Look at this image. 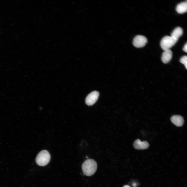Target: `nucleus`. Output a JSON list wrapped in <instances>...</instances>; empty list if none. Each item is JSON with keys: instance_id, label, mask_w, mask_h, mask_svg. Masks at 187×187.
<instances>
[{"instance_id": "1", "label": "nucleus", "mask_w": 187, "mask_h": 187, "mask_svg": "<svg viewBox=\"0 0 187 187\" xmlns=\"http://www.w3.org/2000/svg\"><path fill=\"white\" fill-rule=\"evenodd\" d=\"M97 169V163L92 159H89L86 160L82 165V169L84 174L88 176H90L94 175Z\"/></svg>"}, {"instance_id": "2", "label": "nucleus", "mask_w": 187, "mask_h": 187, "mask_svg": "<svg viewBox=\"0 0 187 187\" xmlns=\"http://www.w3.org/2000/svg\"><path fill=\"white\" fill-rule=\"evenodd\" d=\"M50 155L49 152L44 150L40 151L37 156L36 161L37 164L41 166L46 165L49 162Z\"/></svg>"}, {"instance_id": "3", "label": "nucleus", "mask_w": 187, "mask_h": 187, "mask_svg": "<svg viewBox=\"0 0 187 187\" xmlns=\"http://www.w3.org/2000/svg\"><path fill=\"white\" fill-rule=\"evenodd\" d=\"M177 42L171 36H166L161 39L160 42L161 46L164 50L169 49Z\"/></svg>"}, {"instance_id": "4", "label": "nucleus", "mask_w": 187, "mask_h": 187, "mask_svg": "<svg viewBox=\"0 0 187 187\" xmlns=\"http://www.w3.org/2000/svg\"><path fill=\"white\" fill-rule=\"evenodd\" d=\"M147 42V39L146 37L142 35H138L134 38L133 44L135 47L140 48L144 46Z\"/></svg>"}, {"instance_id": "5", "label": "nucleus", "mask_w": 187, "mask_h": 187, "mask_svg": "<svg viewBox=\"0 0 187 187\" xmlns=\"http://www.w3.org/2000/svg\"><path fill=\"white\" fill-rule=\"evenodd\" d=\"M99 94L97 91H94L89 94L86 97L85 102L88 105H91L94 104L97 100Z\"/></svg>"}, {"instance_id": "6", "label": "nucleus", "mask_w": 187, "mask_h": 187, "mask_svg": "<svg viewBox=\"0 0 187 187\" xmlns=\"http://www.w3.org/2000/svg\"><path fill=\"white\" fill-rule=\"evenodd\" d=\"M133 145L135 149L138 150L147 149L149 146V144L147 142L141 141L139 139L136 140L135 141Z\"/></svg>"}, {"instance_id": "7", "label": "nucleus", "mask_w": 187, "mask_h": 187, "mask_svg": "<svg viewBox=\"0 0 187 187\" xmlns=\"http://www.w3.org/2000/svg\"><path fill=\"white\" fill-rule=\"evenodd\" d=\"M172 56V52L170 49L164 50L162 55L161 60L164 63H167L170 61Z\"/></svg>"}, {"instance_id": "8", "label": "nucleus", "mask_w": 187, "mask_h": 187, "mask_svg": "<svg viewBox=\"0 0 187 187\" xmlns=\"http://www.w3.org/2000/svg\"><path fill=\"white\" fill-rule=\"evenodd\" d=\"M171 122L177 126H182L184 123L183 117L179 115H174L171 118Z\"/></svg>"}, {"instance_id": "9", "label": "nucleus", "mask_w": 187, "mask_h": 187, "mask_svg": "<svg viewBox=\"0 0 187 187\" xmlns=\"http://www.w3.org/2000/svg\"><path fill=\"white\" fill-rule=\"evenodd\" d=\"M177 12L179 14H182L185 13L187 10V2H184L178 4L176 8Z\"/></svg>"}, {"instance_id": "10", "label": "nucleus", "mask_w": 187, "mask_h": 187, "mask_svg": "<svg viewBox=\"0 0 187 187\" xmlns=\"http://www.w3.org/2000/svg\"><path fill=\"white\" fill-rule=\"evenodd\" d=\"M183 33L182 29L180 27H178L173 30L171 34V36L177 41L179 38L182 35Z\"/></svg>"}, {"instance_id": "11", "label": "nucleus", "mask_w": 187, "mask_h": 187, "mask_svg": "<svg viewBox=\"0 0 187 187\" xmlns=\"http://www.w3.org/2000/svg\"><path fill=\"white\" fill-rule=\"evenodd\" d=\"M180 62L183 64L186 68L187 69V57L186 56H182L180 58Z\"/></svg>"}, {"instance_id": "12", "label": "nucleus", "mask_w": 187, "mask_h": 187, "mask_svg": "<svg viewBox=\"0 0 187 187\" xmlns=\"http://www.w3.org/2000/svg\"><path fill=\"white\" fill-rule=\"evenodd\" d=\"M183 51L186 52H187V43H186L184 45L183 48Z\"/></svg>"}, {"instance_id": "13", "label": "nucleus", "mask_w": 187, "mask_h": 187, "mask_svg": "<svg viewBox=\"0 0 187 187\" xmlns=\"http://www.w3.org/2000/svg\"><path fill=\"white\" fill-rule=\"evenodd\" d=\"M123 187H130V186H129V185H125L124 186H123Z\"/></svg>"}, {"instance_id": "14", "label": "nucleus", "mask_w": 187, "mask_h": 187, "mask_svg": "<svg viewBox=\"0 0 187 187\" xmlns=\"http://www.w3.org/2000/svg\"><path fill=\"white\" fill-rule=\"evenodd\" d=\"M136 183H134L133 184V185L135 187L136 186Z\"/></svg>"}]
</instances>
